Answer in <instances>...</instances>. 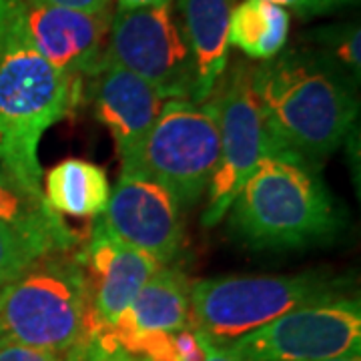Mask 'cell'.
I'll use <instances>...</instances> for the list:
<instances>
[{
    "label": "cell",
    "mask_w": 361,
    "mask_h": 361,
    "mask_svg": "<svg viewBox=\"0 0 361 361\" xmlns=\"http://www.w3.org/2000/svg\"><path fill=\"white\" fill-rule=\"evenodd\" d=\"M42 195L59 215L101 217L111 199V183L103 167L85 159H65L47 173Z\"/></svg>",
    "instance_id": "cell-17"
},
{
    "label": "cell",
    "mask_w": 361,
    "mask_h": 361,
    "mask_svg": "<svg viewBox=\"0 0 361 361\" xmlns=\"http://www.w3.org/2000/svg\"><path fill=\"white\" fill-rule=\"evenodd\" d=\"M263 2H271V4H277V6H287V8H295L297 13L301 16H305L307 11V0H263Z\"/></svg>",
    "instance_id": "cell-26"
},
{
    "label": "cell",
    "mask_w": 361,
    "mask_h": 361,
    "mask_svg": "<svg viewBox=\"0 0 361 361\" xmlns=\"http://www.w3.org/2000/svg\"><path fill=\"white\" fill-rule=\"evenodd\" d=\"M6 8H8V0H0V37H2V26H4Z\"/></svg>",
    "instance_id": "cell-28"
},
{
    "label": "cell",
    "mask_w": 361,
    "mask_h": 361,
    "mask_svg": "<svg viewBox=\"0 0 361 361\" xmlns=\"http://www.w3.org/2000/svg\"><path fill=\"white\" fill-rule=\"evenodd\" d=\"M25 18L37 51L66 77L89 78L101 65L111 25L109 13H82L25 0Z\"/></svg>",
    "instance_id": "cell-12"
},
{
    "label": "cell",
    "mask_w": 361,
    "mask_h": 361,
    "mask_svg": "<svg viewBox=\"0 0 361 361\" xmlns=\"http://www.w3.org/2000/svg\"><path fill=\"white\" fill-rule=\"evenodd\" d=\"M353 2H357V0H307L305 16L329 13V11H336V8H341L345 4H353Z\"/></svg>",
    "instance_id": "cell-23"
},
{
    "label": "cell",
    "mask_w": 361,
    "mask_h": 361,
    "mask_svg": "<svg viewBox=\"0 0 361 361\" xmlns=\"http://www.w3.org/2000/svg\"><path fill=\"white\" fill-rule=\"evenodd\" d=\"M291 18L283 6L245 0L235 6L229 18L227 42L257 61H269L283 52Z\"/></svg>",
    "instance_id": "cell-18"
},
{
    "label": "cell",
    "mask_w": 361,
    "mask_h": 361,
    "mask_svg": "<svg viewBox=\"0 0 361 361\" xmlns=\"http://www.w3.org/2000/svg\"><path fill=\"white\" fill-rule=\"evenodd\" d=\"M183 37L195 65L191 101L203 103L219 85L229 54V18L233 0H179Z\"/></svg>",
    "instance_id": "cell-15"
},
{
    "label": "cell",
    "mask_w": 361,
    "mask_h": 361,
    "mask_svg": "<svg viewBox=\"0 0 361 361\" xmlns=\"http://www.w3.org/2000/svg\"><path fill=\"white\" fill-rule=\"evenodd\" d=\"M191 281L177 269H157L115 325L106 327L125 349L151 334H173L189 327Z\"/></svg>",
    "instance_id": "cell-14"
},
{
    "label": "cell",
    "mask_w": 361,
    "mask_h": 361,
    "mask_svg": "<svg viewBox=\"0 0 361 361\" xmlns=\"http://www.w3.org/2000/svg\"><path fill=\"white\" fill-rule=\"evenodd\" d=\"M211 99L219 115V167L209 183V199L201 223L217 225L229 213L235 197L255 171L261 157L273 147L265 133L259 104L251 89V68L235 65L227 78L217 85Z\"/></svg>",
    "instance_id": "cell-9"
},
{
    "label": "cell",
    "mask_w": 361,
    "mask_h": 361,
    "mask_svg": "<svg viewBox=\"0 0 361 361\" xmlns=\"http://www.w3.org/2000/svg\"><path fill=\"white\" fill-rule=\"evenodd\" d=\"M231 229L253 249H295L334 239L341 213L317 169L271 147L231 205Z\"/></svg>",
    "instance_id": "cell-3"
},
{
    "label": "cell",
    "mask_w": 361,
    "mask_h": 361,
    "mask_svg": "<svg viewBox=\"0 0 361 361\" xmlns=\"http://www.w3.org/2000/svg\"><path fill=\"white\" fill-rule=\"evenodd\" d=\"M101 219L118 239L149 253L159 265L177 257L185 241L177 199L137 173H121Z\"/></svg>",
    "instance_id": "cell-10"
},
{
    "label": "cell",
    "mask_w": 361,
    "mask_h": 361,
    "mask_svg": "<svg viewBox=\"0 0 361 361\" xmlns=\"http://www.w3.org/2000/svg\"><path fill=\"white\" fill-rule=\"evenodd\" d=\"M327 44L334 47L337 61H341V65L348 66V71L353 77L360 78V26H348V28L331 30Z\"/></svg>",
    "instance_id": "cell-20"
},
{
    "label": "cell",
    "mask_w": 361,
    "mask_h": 361,
    "mask_svg": "<svg viewBox=\"0 0 361 361\" xmlns=\"http://www.w3.org/2000/svg\"><path fill=\"white\" fill-rule=\"evenodd\" d=\"M343 289L341 279L322 273L201 279L191 283L189 327L221 348L287 311L341 297Z\"/></svg>",
    "instance_id": "cell-5"
},
{
    "label": "cell",
    "mask_w": 361,
    "mask_h": 361,
    "mask_svg": "<svg viewBox=\"0 0 361 361\" xmlns=\"http://www.w3.org/2000/svg\"><path fill=\"white\" fill-rule=\"evenodd\" d=\"M0 223L25 233L51 251H71L78 245V235L66 227L63 217L52 209L40 191H30L0 171Z\"/></svg>",
    "instance_id": "cell-16"
},
{
    "label": "cell",
    "mask_w": 361,
    "mask_h": 361,
    "mask_svg": "<svg viewBox=\"0 0 361 361\" xmlns=\"http://www.w3.org/2000/svg\"><path fill=\"white\" fill-rule=\"evenodd\" d=\"M89 287V327H111L129 310L141 287L161 265L125 243L99 217L78 255Z\"/></svg>",
    "instance_id": "cell-11"
},
{
    "label": "cell",
    "mask_w": 361,
    "mask_h": 361,
    "mask_svg": "<svg viewBox=\"0 0 361 361\" xmlns=\"http://www.w3.org/2000/svg\"><path fill=\"white\" fill-rule=\"evenodd\" d=\"M78 80L37 51L28 35L25 0H8L0 37V169L30 191H40L39 145L77 99ZM42 193V191H40Z\"/></svg>",
    "instance_id": "cell-2"
},
{
    "label": "cell",
    "mask_w": 361,
    "mask_h": 361,
    "mask_svg": "<svg viewBox=\"0 0 361 361\" xmlns=\"http://www.w3.org/2000/svg\"><path fill=\"white\" fill-rule=\"evenodd\" d=\"M0 361H65L63 357L40 351V349L23 348V345H0Z\"/></svg>",
    "instance_id": "cell-21"
},
{
    "label": "cell",
    "mask_w": 361,
    "mask_h": 361,
    "mask_svg": "<svg viewBox=\"0 0 361 361\" xmlns=\"http://www.w3.org/2000/svg\"><path fill=\"white\" fill-rule=\"evenodd\" d=\"M118 8H127V11H135V8H155V6H167L171 0H116Z\"/></svg>",
    "instance_id": "cell-24"
},
{
    "label": "cell",
    "mask_w": 361,
    "mask_h": 361,
    "mask_svg": "<svg viewBox=\"0 0 361 361\" xmlns=\"http://www.w3.org/2000/svg\"><path fill=\"white\" fill-rule=\"evenodd\" d=\"M89 94L94 116L111 130L123 169H127L153 129L163 99L149 82L104 56L89 77Z\"/></svg>",
    "instance_id": "cell-13"
},
{
    "label": "cell",
    "mask_w": 361,
    "mask_h": 361,
    "mask_svg": "<svg viewBox=\"0 0 361 361\" xmlns=\"http://www.w3.org/2000/svg\"><path fill=\"white\" fill-rule=\"evenodd\" d=\"M217 104L171 99L163 104L141 151L123 173H137L165 187L179 205L193 207L219 167Z\"/></svg>",
    "instance_id": "cell-6"
},
{
    "label": "cell",
    "mask_w": 361,
    "mask_h": 361,
    "mask_svg": "<svg viewBox=\"0 0 361 361\" xmlns=\"http://www.w3.org/2000/svg\"><path fill=\"white\" fill-rule=\"evenodd\" d=\"M265 133L275 149L315 161L334 153L353 129L360 104L341 68L322 52H279L251 68Z\"/></svg>",
    "instance_id": "cell-1"
},
{
    "label": "cell",
    "mask_w": 361,
    "mask_h": 361,
    "mask_svg": "<svg viewBox=\"0 0 361 361\" xmlns=\"http://www.w3.org/2000/svg\"><path fill=\"white\" fill-rule=\"evenodd\" d=\"M104 59L149 82L161 99L191 101L195 65L171 6L118 8L109 25Z\"/></svg>",
    "instance_id": "cell-8"
},
{
    "label": "cell",
    "mask_w": 361,
    "mask_h": 361,
    "mask_svg": "<svg viewBox=\"0 0 361 361\" xmlns=\"http://www.w3.org/2000/svg\"><path fill=\"white\" fill-rule=\"evenodd\" d=\"M323 361H361V351H355V353H348V355H341V357H331V360Z\"/></svg>",
    "instance_id": "cell-27"
},
{
    "label": "cell",
    "mask_w": 361,
    "mask_h": 361,
    "mask_svg": "<svg viewBox=\"0 0 361 361\" xmlns=\"http://www.w3.org/2000/svg\"><path fill=\"white\" fill-rule=\"evenodd\" d=\"M54 253L44 243L0 223V287L25 273L35 261Z\"/></svg>",
    "instance_id": "cell-19"
},
{
    "label": "cell",
    "mask_w": 361,
    "mask_h": 361,
    "mask_svg": "<svg viewBox=\"0 0 361 361\" xmlns=\"http://www.w3.org/2000/svg\"><path fill=\"white\" fill-rule=\"evenodd\" d=\"M203 345H205V360L203 361H235L225 351H221L217 345H213L211 341H207L205 337H203Z\"/></svg>",
    "instance_id": "cell-25"
},
{
    "label": "cell",
    "mask_w": 361,
    "mask_h": 361,
    "mask_svg": "<svg viewBox=\"0 0 361 361\" xmlns=\"http://www.w3.org/2000/svg\"><path fill=\"white\" fill-rule=\"evenodd\" d=\"M42 4H52V6H63V8H73V11H82V13H106L109 11V0H35Z\"/></svg>",
    "instance_id": "cell-22"
},
{
    "label": "cell",
    "mask_w": 361,
    "mask_h": 361,
    "mask_svg": "<svg viewBox=\"0 0 361 361\" xmlns=\"http://www.w3.org/2000/svg\"><path fill=\"white\" fill-rule=\"evenodd\" d=\"M235 361H323L361 351V305L351 297L310 303L221 345Z\"/></svg>",
    "instance_id": "cell-7"
},
{
    "label": "cell",
    "mask_w": 361,
    "mask_h": 361,
    "mask_svg": "<svg viewBox=\"0 0 361 361\" xmlns=\"http://www.w3.org/2000/svg\"><path fill=\"white\" fill-rule=\"evenodd\" d=\"M89 287L78 257L49 253L0 287V345L68 360L87 337Z\"/></svg>",
    "instance_id": "cell-4"
}]
</instances>
